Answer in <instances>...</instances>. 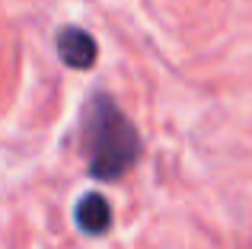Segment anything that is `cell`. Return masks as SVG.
Returning a JSON list of instances; mask_svg holds the SVG:
<instances>
[{"instance_id":"1","label":"cell","mask_w":252,"mask_h":249,"mask_svg":"<svg viewBox=\"0 0 252 249\" xmlns=\"http://www.w3.org/2000/svg\"><path fill=\"white\" fill-rule=\"evenodd\" d=\"M83 150L90 160V176L115 182L141 156V137L131 119L118 109L109 93H96L83 112Z\"/></svg>"},{"instance_id":"2","label":"cell","mask_w":252,"mask_h":249,"mask_svg":"<svg viewBox=\"0 0 252 249\" xmlns=\"http://www.w3.org/2000/svg\"><path fill=\"white\" fill-rule=\"evenodd\" d=\"M55 45H58L61 61L67 64V67H74V70H90L93 64H96V58H99L96 38H93L86 29H80V26H61Z\"/></svg>"},{"instance_id":"3","label":"cell","mask_w":252,"mask_h":249,"mask_svg":"<svg viewBox=\"0 0 252 249\" xmlns=\"http://www.w3.org/2000/svg\"><path fill=\"white\" fill-rule=\"evenodd\" d=\"M74 218H77V227L86 237H102L112 227V208L99 192H86L80 198V205H77Z\"/></svg>"}]
</instances>
